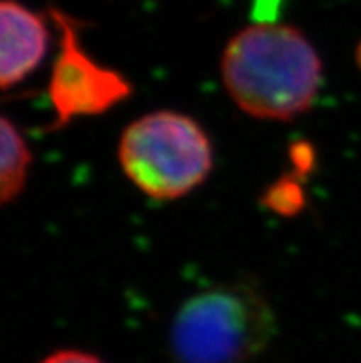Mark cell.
<instances>
[{
	"mask_svg": "<svg viewBox=\"0 0 361 363\" xmlns=\"http://www.w3.org/2000/svg\"><path fill=\"white\" fill-rule=\"evenodd\" d=\"M33 155L13 120H0V203L9 205L24 192Z\"/></svg>",
	"mask_w": 361,
	"mask_h": 363,
	"instance_id": "8992f818",
	"label": "cell"
},
{
	"mask_svg": "<svg viewBox=\"0 0 361 363\" xmlns=\"http://www.w3.org/2000/svg\"><path fill=\"white\" fill-rule=\"evenodd\" d=\"M118 162L129 183L155 201H174L201 186L214 168V147L196 118L159 109L120 135Z\"/></svg>",
	"mask_w": 361,
	"mask_h": 363,
	"instance_id": "3957f363",
	"label": "cell"
},
{
	"mask_svg": "<svg viewBox=\"0 0 361 363\" xmlns=\"http://www.w3.org/2000/svg\"><path fill=\"white\" fill-rule=\"evenodd\" d=\"M50 17L60 30V52L46 89L54 115L48 129L60 131L76 118L109 113L131 96L133 83L120 70L98 63L83 50L74 18L55 8L50 9Z\"/></svg>",
	"mask_w": 361,
	"mask_h": 363,
	"instance_id": "277c9868",
	"label": "cell"
},
{
	"mask_svg": "<svg viewBox=\"0 0 361 363\" xmlns=\"http://www.w3.org/2000/svg\"><path fill=\"white\" fill-rule=\"evenodd\" d=\"M39 363H104L98 356L82 352V350H55Z\"/></svg>",
	"mask_w": 361,
	"mask_h": 363,
	"instance_id": "52a82bcc",
	"label": "cell"
},
{
	"mask_svg": "<svg viewBox=\"0 0 361 363\" xmlns=\"http://www.w3.org/2000/svg\"><path fill=\"white\" fill-rule=\"evenodd\" d=\"M277 334L270 301L249 282H223L188 297L168 332L175 363H249Z\"/></svg>",
	"mask_w": 361,
	"mask_h": 363,
	"instance_id": "7a4b0ae2",
	"label": "cell"
},
{
	"mask_svg": "<svg viewBox=\"0 0 361 363\" xmlns=\"http://www.w3.org/2000/svg\"><path fill=\"white\" fill-rule=\"evenodd\" d=\"M221 79L234 106L245 115L289 122L316 104L323 63L301 30L260 23L243 28L227 43Z\"/></svg>",
	"mask_w": 361,
	"mask_h": 363,
	"instance_id": "6da1fadb",
	"label": "cell"
},
{
	"mask_svg": "<svg viewBox=\"0 0 361 363\" xmlns=\"http://www.w3.org/2000/svg\"><path fill=\"white\" fill-rule=\"evenodd\" d=\"M50 43L43 15L17 0L0 4V85L2 91L23 83L39 69Z\"/></svg>",
	"mask_w": 361,
	"mask_h": 363,
	"instance_id": "5b68a950",
	"label": "cell"
}]
</instances>
